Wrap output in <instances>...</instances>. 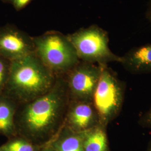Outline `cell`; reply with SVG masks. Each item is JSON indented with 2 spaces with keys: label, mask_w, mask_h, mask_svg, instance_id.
<instances>
[{
  "label": "cell",
  "mask_w": 151,
  "mask_h": 151,
  "mask_svg": "<svg viewBox=\"0 0 151 151\" xmlns=\"http://www.w3.org/2000/svg\"><path fill=\"white\" fill-rule=\"evenodd\" d=\"M70 101L64 76H58L53 86L43 95L19 104L15 115L17 135L45 146L64 126Z\"/></svg>",
  "instance_id": "1"
},
{
  "label": "cell",
  "mask_w": 151,
  "mask_h": 151,
  "mask_svg": "<svg viewBox=\"0 0 151 151\" xmlns=\"http://www.w3.org/2000/svg\"><path fill=\"white\" fill-rule=\"evenodd\" d=\"M57 78L33 53L11 61L10 75L2 94L18 104L27 103L48 91Z\"/></svg>",
  "instance_id": "2"
},
{
  "label": "cell",
  "mask_w": 151,
  "mask_h": 151,
  "mask_svg": "<svg viewBox=\"0 0 151 151\" xmlns=\"http://www.w3.org/2000/svg\"><path fill=\"white\" fill-rule=\"evenodd\" d=\"M32 38L35 53L57 77L64 76L80 61L67 35L50 30Z\"/></svg>",
  "instance_id": "3"
},
{
  "label": "cell",
  "mask_w": 151,
  "mask_h": 151,
  "mask_svg": "<svg viewBox=\"0 0 151 151\" xmlns=\"http://www.w3.org/2000/svg\"><path fill=\"white\" fill-rule=\"evenodd\" d=\"M67 36L80 61L100 65L122 62V56L109 47L108 32L97 25L82 28Z\"/></svg>",
  "instance_id": "4"
},
{
  "label": "cell",
  "mask_w": 151,
  "mask_h": 151,
  "mask_svg": "<svg viewBox=\"0 0 151 151\" xmlns=\"http://www.w3.org/2000/svg\"><path fill=\"white\" fill-rule=\"evenodd\" d=\"M101 66V75L92 103L97 111L100 124L107 127L121 111L125 87L123 83L108 65Z\"/></svg>",
  "instance_id": "5"
},
{
  "label": "cell",
  "mask_w": 151,
  "mask_h": 151,
  "mask_svg": "<svg viewBox=\"0 0 151 151\" xmlns=\"http://www.w3.org/2000/svg\"><path fill=\"white\" fill-rule=\"evenodd\" d=\"M101 65L80 61L65 76L70 100L92 101L99 81Z\"/></svg>",
  "instance_id": "6"
},
{
  "label": "cell",
  "mask_w": 151,
  "mask_h": 151,
  "mask_svg": "<svg viewBox=\"0 0 151 151\" xmlns=\"http://www.w3.org/2000/svg\"><path fill=\"white\" fill-rule=\"evenodd\" d=\"M33 53L32 37L11 24L0 27V56L11 62Z\"/></svg>",
  "instance_id": "7"
},
{
  "label": "cell",
  "mask_w": 151,
  "mask_h": 151,
  "mask_svg": "<svg viewBox=\"0 0 151 151\" xmlns=\"http://www.w3.org/2000/svg\"><path fill=\"white\" fill-rule=\"evenodd\" d=\"M100 124L97 111L92 101L70 100L64 126L76 133H83Z\"/></svg>",
  "instance_id": "8"
},
{
  "label": "cell",
  "mask_w": 151,
  "mask_h": 151,
  "mask_svg": "<svg viewBox=\"0 0 151 151\" xmlns=\"http://www.w3.org/2000/svg\"><path fill=\"white\" fill-rule=\"evenodd\" d=\"M120 64L132 74L151 73V44L131 49L122 56Z\"/></svg>",
  "instance_id": "9"
},
{
  "label": "cell",
  "mask_w": 151,
  "mask_h": 151,
  "mask_svg": "<svg viewBox=\"0 0 151 151\" xmlns=\"http://www.w3.org/2000/svg\"><path fill=\"white\" fill-rule=\"evenodd\" d=\"M18 105L4 94L0 96V135L7 139L17 135L15 115Z\"/></svg>",
  "instance_id": "10"
},
{
  "label": "cell",
  "mask_w": 151,
  "mask_h": 151,
  "mask_svg": "<svg viewBox=\"0 0 151 151\" xmlns=\"http://www.w3.org/2000/svg\"><path fill=\"white\" fill-rule=\"evenodd\" d=\"M81 133L83 151H110L106 127L99 124Z\"/></svg>",
  "instance_id": "11"
},
{
  "label": "cell",
  "mask_w": 151,
  "mask_h": 151,
  "mask_svg": "<svg viewBox=\"0 0 151 151\" xmlns=\"http://www.w3.org/2000/svg\"><path fill=\"white\" fill-rule=\"evenodd\" d=\"M48 144L54 151H83L82 133L65 126Z\"/></svg>",
  "instance_id": "12"
},
{
  "label": "cell",
  "mask_w": 151,
  "mask_h": 151,
  "mask_svg": "<svg viewBox=\"0 0 151 151\" xmlns=\"http://www.w3.org/2000/svg\"><path fill=\"white\" fill-rule=\"evenodd\" d=\"M44 146L34 144L21 135H16L7 139L0 146L2 151H39Z\"/></svg>",
  "instance_id": "13"
},
{
  "label": "cell",
  "mask_w": 151,
  "mask_h": 151,
  "mask_svg": "<svg viewBox=\"0 0 151 151\" xmlns=\"http://www.w3.org/2000/svg\"><path fill=\"white\" fill-rule=\"evenodd\" d=\"M11 62L0 56V96L3 93L6 85L8 81Z\"/></svg>",
  "instance_id": "14"
},
{
  "label": "cell",
  "mask_w": 151,
  "mask_h": 151,
  "mask_svg": "<svg viewBox=\"0 0 151 151\" xmlns=\"http://www.w3.org/2000/svg\"><path fill=\"white\" fill-rule=\"evenodd\" d=\"M32 0H12L11 4L17 11L22 10L28 5Z\"/></svg>",
  "instance_id": "15"
},
{
  "label": "cell",
  "mask_w": 151,
  "mask_h": 151,
  "mask_svg": "<svg viewBox=\"0 0 151 151\" xmlns=\"http://www.w3.org/2000/svg\"><path fill=\"white\" fill-rule=\"evenodd\" d=\"M140 122L143 126L151 129V105L149 110L142 117Z\"/></svg>",
  "instance_id": "16"
},
{
  "label": "cell",
  "mask_w": 151,
  "mask_h": 151,
  "mask_svg": "<svg viewBox=\"0 0 151 151\" xmlns=\"http://www.w3.org/2000/svg\"><path fill=\"white\" fill-rule=\"evenodd\" d=\"M146 17L151 22V0H149L146 11Z\"/></svg>",
  "instance_id": "17"
},
{
  "label": "cell",
  "mask_w": 151,
  "mask_h": 151,
  "mask_svg": "<svg viewBox=\"0 0 151 151\" xmlns=\"http://www.w3.org/2000/svg\"><path fill=\"white\" fill-rule=\"evenodd\" d=\"M39 151H54V150L51 147L49 144H47L46 145L43 146L42 148Z\"/></svg>",
  "instance_id": "18"
},
{
  "label": "cell",
  "mask_w": 151,
  "mask_h": 151,
  "mask_svg": "<svg viewBox=\"0 0 151 151\" xmlns=\"http://www.w3.org/2000/svg\"><path fill=\"white\" fill-rule=\"evenodd\" d=\"M147 151H151V140L150 141V142L148 145Z\"/></svg>",
  "instance_id": "19"
},
{
  "label": "cell",
  "mask_w": 151,
  "mask_h": 151,
  "mask_svg": "<svg viewBox=\"0 0 151 151\" xmlns=\"http://www.w3.org/2000/svg\"><path fill=\"white\" fill-rule=\"evenodd\" d=\"M2 1L5 2H7V3H11L12 0H2Z\"/></svg>",
  "instance_id": "20"
},
{
  "label": "cell",
  "mask_w": 151,
  "mask_h": 151,
  "mask_svg": "<svg viewBox=\"0 0 151 151\" xmlns=\"http://www.w3.org/2000/svg\"><path fill=\"white\" fill-rule=\"evenodd\" d=\"M0 151H1V150H0Z\"/></svg>",
  "instance_id": "21"
}]
</instances>
